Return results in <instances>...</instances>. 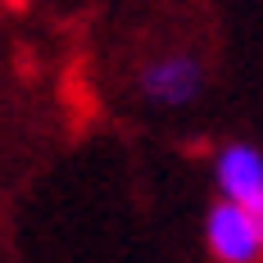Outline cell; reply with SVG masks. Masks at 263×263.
Returning <instances> with one entry per match:
<instances>
[{"label": "cell", "mask_w": 263, "mask_h": 263, "mask_svg": "<svg viewBox=\"0 0 263 263\" xmlns=\"http://www.w3.org/2000/svg\"><path fill=\"white\" fill-rule=\"evenodd\" d=\"M204 236H209V250L218 263H254V254L263 250L259 232H254V218L245 204H213L209 222H204Z\"/></svg>", "instance_id": "cell-1"}, {"label": "cell", "mask_w": 263, "mask_h": 263, "mask_svg": "<svg viewBox=\"0 0 263 263\" xmlns=\"http://www.w3.org/2000/svg\"><path fill=\"white\" fill-rule=\"evenodd\" d=\"M218 186L232 204H259L263 200V159L250 145H232L218 155Z\"/></svg>", "instance_id": "cell-2"}, {"label": "cell", "mask_w": 263, "mask_h": 263, "mask_svg": "<svg viewBox=\"0 0 263 263\" xmlns=\"http://www.w3.org/2000/svg\"><path fill=\"white\" fill-rule=\"evenodd\" d=\"M195 86H200V68L191 59H168V64L145 73V91L159 96V100H186Z\"/></svg>", "instance_id": "cell-3"}, {"label": "cell", "mask_w": 263, "mask_h": 263, "mask_svg": "<svg viewBox=\"0 0 263 263\" xmlns=\"http://www.w3.org/2000/svg\"><path fill=\"white\" fill-rule=\"evenodd\" d=\"M250 218H254V232H259V240H263V200L250 204Z\"/></svg>", "instance_id": "cell-4"}, {"label": "cell", "mask_w": 263, "mask_h": 263, "mask_svg": "<svg viewBox=\"0 0 263 263\" xmlns=\"http://www.w3.org/2000/svg\"><path fill=\"white\" fill-rule=\"evenodd\" d=\"M5 5H9V9H23V5H27V0H5Z\"/></svg>", "instance_id": "cell-5"}]
</instances>
